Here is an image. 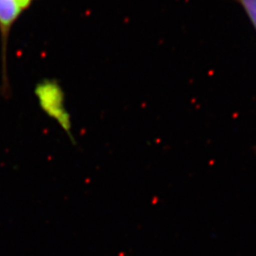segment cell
Listing matches in <instances>:
<instances>
[{"mask_svg": "<svg viewBox=\"0 0 256 256\" xmlns=\"http://www.w3.org/2000/svg\"><path fill=\"white\" fill-rule=\"evenodd\" d=\"M34 95L40 110L48 118L56 122L68 137L74 142L75 138L72 116L66 108V94L60 82L54 79H44L36 86Z\"/></svg>", "mask_w": 256, "mask_h": 256, "instance_id": "obj_1", "label": "cell"}, {"mask_svg": "<svg viewBox=\"0 0 256 256\" xmlns=\"http://www.w3.org/2000/svg\"><path fill=\"white\" fill-rule=\"evenodd\" d=\"M34 0H0V34L2 54H7L10 32L20 14L28 9Z\"/></svg>", "mask_w": 256, "mask_h": 256, "instance_id": "obj_2", "label": "cell"}, {"mask_svg": "<svg viewBox=\"0 0 256 256\" xmlns=\"http://www.w3.org/2000/svg\"><path fill=\"white\" fill-rule=\"evenodd\" d=\"M246 10L250 18L256 28V0H238Z\"/></svg>", "mask_w": 256, "mask_h": 256, "instance_id": "obj_3", "label": "cell"}]
</instances>
